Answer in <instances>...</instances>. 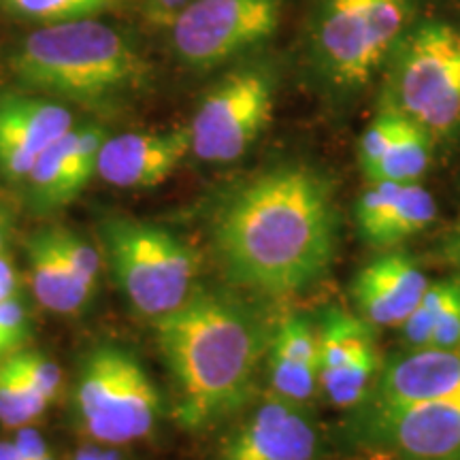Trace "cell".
I'll use <instances>...</instances> for the list:
<instances>
[{"instance_id": "obj_10", "label": "cell", "mask_w": 460, "mask_h": 460, "mask_svg": "<svg viewBox=\"0 0 460 460\" xmlns=\"http://www.w3.org/2000/svg\"><path fill=\"white\" fill-rule=\"evenodd\" d=\"M320 390L339 410H354L371 394L379 369L373 326L358 314L329 309L318 329Z\"/></svg>"}, {"instance_id": "obj_12", "label": "cell", "mask_w": 460, "mask_h": 460, "mask_svg": "<svg viewBox=\"0 0 460 460\" xmlns=\"http://www.w3.org/2000/svg\"><path fill=\"white\" fill-rule=\"evenodd\" d=\"M322 441L307 407L273 399L224 441L216 460H320Z\"/></svg>"}, {"instance_id": "obj_19", "label": "cell", "mask_w": 460, "mask_h": 460, "mask_svg": "<svg viewBox=\"0 0 460 460\" xmlns=\"http://www.w3.org/2000/svg\"><path fill=\"white\" fill-rule=\"evenodd\" d=\"M26 254L31 262L34 296L48 312L60 315L77 314L94 296V292H90L66 267L51 228L39 230L26 239Z\"/></svg>"}, {"instance_id": "obj_35", "label": "cell", "mask_w": 460, "mask_h": 460, "mask_svg": "<svg viewBox=\"0 0 460 460\" xmlns=\"http://www.w3.org/2000/svg\"><path fill=\"white\" fill-rule=\"evenodd\" d=\"M0 460H24L13 441H0Z\"/></svg>"}, {"instance_id": "obj_8", "label": "cell", "mask_w": 460, "mask_h": 460, "mask_svg": "<svg viewBox=\"0 0 460 460\" xmlns=\"http://www.w3.org/2000/svg\"><path fill=\"white\" fill-rule=\"evenodd\" d=\"M275 79L264 66H243L217 82L205 94L188 126L192 154L203 163L239 160L271 122Z\"/></svg>"}, {"instance_id": "obj_26", "label": "cell", "mask_w": 460, "mask_h": 460, "mask_svg": "<svg viewBox=\"0 0 460 460\" xmlns=\"http://www.w3.org/2000/svg\"><path fill=\"white\" fill-rule=\"evenodd\" d=\"M444 281V301H441L439 312H437L429 348L454 349L460 348V273Z\"/></svg>"}, {"instance_id": "obj_18", "label": "cell", "mask_w": 460, "mask_h": 460, "mask_svg": "<svg viewBox=\"0 0 460 460\" xmlns=\"http://www.w3.org/2000/svg\"><path fill=\"white\" fill-rule=\"evenodd\" d=\"M269 384L275 399L307 407L320 390L318 329L303 318L279 322L269 343Z\"/></svg>"}, {"instance_id": "obj_36", "label": "cell", "mask_w": 460, "mask_h": 460, "mask_svg": "<svg viewBox=\"0 0 460 460\" xmlns=\"http://www.w3.org/2000/svg\"><path fill=\"white\" fill-rule=\"evenodd\" d=\"M0 358H4V352H3V348H0Z\"/></svg>"}, {"instance_id": "obj_20", "label": "cell", "mask_w": 460, "mask_h": 460, "mask_svg": "<svg viewBox=\"0 0 460 460\" xmlns=\"http://www.w3.org/2000/svg\"><path fill=\"white\" fill-rule=\"evenodd\" d=\"M437 217V203L433 194L420 181L401 183L386 216L362 234V241L376 250H393L402 241L424 233Z\"/></svg>"}, {"instance_id": "obj_7", "label": "cell", "mask_w": 460, "mask_h": 460, "mask_svg": "<svg viewBox=\"0 0 460 460\" xmlns=\"http://www.w3.org/2000/svg\"><path fill=\"white\" fill-rule=\"evenodd\" d=\"M105 247L115 281L146 318H163L197 290V252L166 228L113 217L105 224Z\"/></svg>"}, {"instance_id": "obj_32", "label": "cell", "mask_w": 460, "mask_h": 460, "mask_svg": "<svg viewBox=\"0 0 460 460\" xmlns=\"http://www.w3.org/2000/svg\"><path fill=\"white\" fill-rule=\"evenodd\" d=\"M192 0H149V7H152V15L156 20H164V22H172L177 17V13Z\"/></svg>"}, {"instance_id": "obj_29", "label": "cell", "mask_w": 460, "mask_h": 460, "mask_svg": "<svg viewBox=\"0 0 460 460\" xmlns=\"http://www.w3.org/2000/svg\"><path fill=\"white\" fill-rule=\"evenodd\" d=\"M13 444L17 446V450H20L24 460H56L41 433L32 427L17 429Z\"/></svg>"}, {"instance_id": "obj_5", "label": "cell", "mask_w": 460, "mask_h": 460, "mask_svg": "<svg viewBox=\"0 0 460 460\" xmlns=\"http://www.w3.org/2000/svg\"><path fill=\"white\" fill-rule=\"evenodd\" d=\"M413 0H318L312 54L332 88L356 92L388 65L411 28Z\"/></svg>"}, {"instance_id": "obj_28", "label": "cell", "mask_w": 460, "mask_h": 460, "mask_svg": "<svg viewBox=\"0 0 460 460\" xmlns=\"http://www.w3.org/2000/svg\"><path fill=\"white\" fill-rule=\"evenodd\" d=\"M31 337V324L20 298L0 303V348L4 356L20 352Z\"/></svg>"}, {"instance_id": "obj_33", "label": "cell", "mask_w": 460, "mask_h": 460, "mask_svg": "<svg viewBox=\"0 0 460 460\" xmlns=\"http://www.w3.org/2000/svg\"><path fill=\"white\" fill-rule=\"evenodd\" d=\"M73 460H122L118 452L113 450H99V447H84L77 452Z\"/></svg>"}, {"instance_id": "obj_9", "label": "cell", "mask_w": 460, "mask_h": 460, "mask_svg": "<svg viewBox=\"0 0 460 460\" xmlns=\"http://www.w3.org/2000/svg\"><path fill=\"white\" fill-rule=\"evenodd\" d=\"M284 0H192L171 22L172 48L183 65L214 68L269 41Z\"/></svg>"}, {"instance_id": "obj_4", "label": "cell", "mask_w": 460, "mask_h": 460, "mask_svg": "<svg viewBox=\"0 0 460 460\" xmlns=\"http://www.w3.org/2000/svg\"><path fill=\"white\" fill-rule=\"evenodd\" d=\"M384 102L435 143L460 137V26L429 20L410 28L388 60Z\"/></svg>"}, {"instance_id": "obj_11", "label": "cell", "mask_w": 460, "mask_h": 460, "mask_svg": "<svg viewBox=\"0 0 460 460\" xmlns=\"http://www.w3.org/2000/svg\"><path fill=\"white\" fill-rule=\"evenodd\" d=\"M365 435L401 460H460V394L367 411Z\"/></svg>"}, {"instance_id": "obj_31", "label": "cell", "mask_w": 460, "mask_h": 460, "mask_svg": "<svg viewBox=\"0 0 460 460\" xmlns=\"http://www.w3.org/2000/svg\"><path fill=\"white\" fill-rule=\"evenodd\" d=\"M441 258L452 267L460 269V220L454 224L450 233L441 241Z\"/></svg>"}, {"instance_id": "obj_27", "label": "cell", "mask_w": 460, "mask_h": 460, "mask_svg": "<svg viewBox=\"0 0 460 460\" xmlns=\"http://www.w3.org/2000/svg\"><path fill=\"white\" fill-rule=\"evenodd\" d=\"M9 358L49 402L60 396L62 371L54 360H49L41 352H32V349H20V352L9 354Z\"/></svg>"}, {"instance_id": "obj_13", "label": "cell", "mask_w": 460, "mask_h": 460, "mask_svg": "<svg viewBox=\"0 0 460 460\" xmlns=\"http://www.w3.org/2000/svg\"><path fill=\"white\" fill-rule=\"evenodd\" d=\"M75 128L65 105L43 96L9 94L0 99V172L9 181H26L51 143Z\"/></svg>"}, {"instance_id": "obj_2", "label": "cell", "mask_w": 460, "mask_h": 460, "mask_svg": "<svg viewBox=\"0 0 460 460\" xmlns=\"http://www.w3.org/2000/svg\"><path fill=\"white\" fill-rule=\"evenodd\" d=\"M154 322L181 429H205L243 405L271 343L252 309L197 288L186 303Z\"/></svg>"}, {"instance_id": "obj_16", "label": "cell", "mask_w": 460, "mask_h": 460, "mask_svg": "<svg viewBox=\"0 0 460 460\" xmlns=\"http://www.w3.org/2000/svg\"><path fill=\"white\" fill-rule=\"evenodd\" d=\"M107 132L101 126H75L45 149L31 175V200L37 209L54 211L73 203L96 175Z\"/></svg>"}, {"instance_id": "obj_22", "label": "cell", "mask_w": 460, "mask_h": 460, "mask_svg": "<svg viewBox=\"0 0 460 460\" xmlns=\"http://www.w3.org/2000/svg\"><path fill=\"white\" fill-rule=\"evenodd\" d=\"M49 401L28 382V377L11 362L0 358V424L7 429L31 427L43 416Z\"/></svg>"}, {"instance_id": "obj_30", "label": "cell", "mask_w": 460, "mask_h": 460, "mask_svg": "<svg viewBox=\"0 0 460 460\" xmlns=\"http://www.w3.org/2000/svg\"><path fill=\"white\" fill-rule=\"evenodd\" d=\"M20 298V275L7 252H0V303Z\"/></svg>"}, {"instance_id": "obj_1", "label": "cell", "mask_w": 460, "mask_h": 460, "mask_svg": "<svg viewBox=\"0 0 460 460\" xmlns=\"http://www.w3.org/2000/svg\"><path fill=\"white\" fill-rule=\"evenodd\" d=\"M211 243L228 279L269 296L324 278L337 250L332 186L307 164H281L241 183L211 220Z\"/></svg>"}, {"instance_id": "obj_34", "label": "cell", "mask_w": 460, "mask_h": 460, "mask_svg": "<svg viewBox=\"0 0 460 460\" xmlns=\"http://www.w3.org/2000/svg\"><path fill=\"white\" fill-rule=\"evenodd\" d=\"M9 230H11V214L7 207L0 203V252H3L4 245H7Z\"/></svg>"}, {"instance_id": "obj_6", "label": "cell", "mask_w": 460, "mask_h": 460, "mask_svg": "<svg viewBox=\"0 0 460 460\" xmlns=\"http://www.w3.org/2000/svg\"><path fill=\"white\" fill-rule=\"evenodd\" d=\"M79 427L101 444L143 439L163 416V399L135 354L101 343L84 356L75 386Z\"/></svg>"}, {"instance_id": "obj_23", "label": "cell", "mask_w": 460, "mask_h": 460, "mask_svg": "<svg viewBox=\"0 0 460 460\" xmlns=\"http://www.w3.org/2000/svg\"><path fill=\"white\" fill-rule=\"evenodd\" d=\"M118 0H0V7L20 20L39 22V24H58V22L82 20L99 15L111 9Z\"/></svg>"}, {"instance_id": "obj_25", "label": "cell", "mask_w": 460, "mask_h": 460, "mask_svg": "<svg viewBox=\"0 0 460 460\" xmlns=\"http://www.w3.org/2000/svg\"><path fill=\"white\" fill-rule=\"evenodd\" d=\"M399 119L401 113L384 102L379 113L373 118V122L362 132L358 143V163L367 177L371 175L373 169L379 164V160L386 154L390 141H393L396 132V126H399Z\"/></svg>"}, {"instance_id": "obj_14", "label": "cell", "mask_w": 460, "mask_h": 460, "mask_svg": "<svg viewBox=\"0 0 460 460\" xmlns=\"http://www.w3.org/2000/svg\"><path fill=\"white\" fill-rule=\"evenodd\" d=\"M192 152L188 128L160 132H122L107 137L96 175L115 188H156Z\"/></svg>"}, {"instance_id": "obj_21", "label": "cell", "mask_w": 460, "mask_h": 460, "mask_svg": "<svg viewBox=\"0 0 460 460\" xmlns=\"http://www.w3.org/2000/svg\"><path fill=\"white\" fill-rule=\"evenodd\" d=\"M433 146L435 141L427 132L411 119H407L405 115H401L393 141H390L384 158L373 169L369 181H420L433 160Z\"/></svg>"}, {"instance_id": "obj_17", "label": "cell", "mask_w": 460, "mask_h": 460, "mask_svg": "<svg viewBox=\"0 0 460 460\" xmlns=\"http://www.w3.org/2000/svg\"><path fill=\"white\" fill-rule=\"evenodd\" d=\"M460 394V348L410 349L379 376L369 411L399 410Z\"/></svg>"}, {"instance_id": "obj_15", "label": "cell", "mask_w": 460, "mask_h": 460, "mask_svg": "<svg viewBox=\"0 0 460 460\" xmlns=\"http://www.w3.org/2000/svg\"><path fill=\"white\" fill-rule=\"evenodd\" d=\"M429 286L411 256L388 250L356 273L352 298L356 312L373 329H401Z\"/></svg>"}, {"instance_id": "obj_24", "label": "cell", "mask_w": 460, "mask_h": 460, "mask_svg": "<svg viewBox=\"0 0 460 460\" xmlns=\"http://www.w3.org/2000/svg\"><path fill=\"white\" fill-rule=\"evenodd\" d=\"M54 241L58 245V252L65 258L66 267L71 269V273L77 278L82 284L88 288L90 292L96 290V281H99V252L85 241L82 234H77L75 230L54 226Z\"/></svg>"}, {"instance_id": "obj_3", "label": "cell", "mask_w": 460, "mask_h": 460, "mask_svg": "<svg viewBox=\"0 0 460 460\" xmlns=\"http://www.w3.org/2000/svg\"><path fill=\"white\" fill-rule=\"evenodd\" d=\"M11 71L28 88L90 105L139 90L149 65L122 32L92 17L41 26L22 41Z\"/></svg>"}]
</instances>
